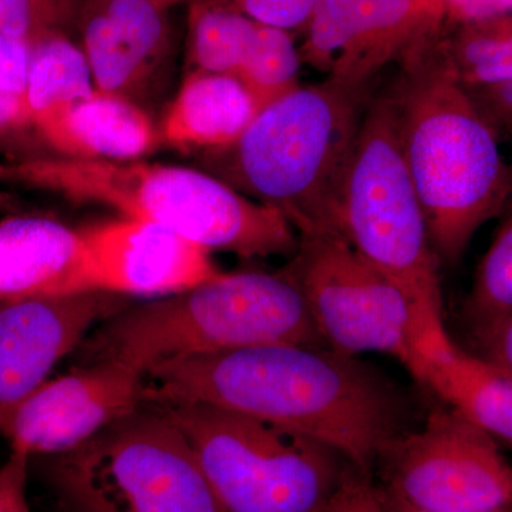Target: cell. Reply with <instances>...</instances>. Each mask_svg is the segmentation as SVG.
<instances>
[{
    "mask_svg": "<svg viewBox=\"0 0 512 512\" xmlns=\"http://www.w3.org/2000/svg\"><path fill=\"white\" fill-rule=\"evenodd\" d=\"M79 231L43 217L0 221V301L67 293Z\"/></svg>",
    "mask_w": 512,
    "mask_h": 512,
    "instance_id": "d6986e66",
    "label": "cell"
},
{
    "mask_svg": "<svg viewBox=\"0 0 512 512\" xmlns=\"http://www.w3.org/2000/svg\"><path fill=\"white\" fill-rule=\"evenodd\" d=\"M18 123V109L10 101L0 97V128Z\"/></svg>",
    "mask_w": 512,
    "mask_h": 512,
    "instance_id": "836d02e7",
    "label": "cell"
},
{
    "mask_svg": "<svg viewBox=\"0 0 512 512\" xmlns=\"http://www.w3.org/2000/svg\"><path fill=\"white\" fill-rule=\"evenodd\" d=\"M96 92L82 49L63 33L30 47L26 121L35 126Z\"/></svg>",
    "mask_w": 512,
    "mask_h": 512,
    "instance_id": "44dd1931",
    "label": "cell"
},
{
    "mask_svg": "<svg viewBox=\"0 0 512 512\" xmlns=\"http://www.w3.org/2000/svg\"><path fill=\"white\" fill-rule=\"evenodd\" d=\"M259 23L211 0H190L187 73L237 74Z\"/></svg>",
    "mask_w": 512,
    "mask_h": 512,
    "instance_id": "7402d4cb",
    "label": "cell"
},
{
    "mask_svg": "<svg viewBox=\"0 0 512 512\" xmlns=\"http://www.w3.org/2000/svg\"><path fill=\"white\" fill-rule=\"evenodd\" d=\"M414 379L495 439L512 443V376L448 340L416 352Z\"/></svg>",
    "mask_w": 512,
    "mask_h": 512,
    "instance_id": "e0dca14e",
    "label": "cell"
},
{
    "mask_svg": "<svg viewBox=\"0 0 512 512\" xmlns=\"http://www.w3.org/2000/svg\"><path fill=\"white\" fill-rule=\"evenodd\" d=\"M463 319L471 338L512 319V217L501 222L474 275L463 303Z\"/></svg>",
    "mask_w": 512,
    "mask_h": 512,
    "instance_id": "cb8c5ba5",
    "label": "cell"
},
{
    "mask_svg": "<svg viewBox=\"0 0 512 512\" xmlns=\"http://www.w3.org/2000/svg\"><path fill=\"white\" fill-rule=\"evenodd\" d=\"M380 487H382L384 501H386L389 512H431L410 504L409 501L404 500V498L399 497V495L386 490L383 485H380Z\"/></svg>",
    "mask_w": 512,
    "mask_h": 512,
    "instance_id": "d6a6232c",
    "label": "cell"
},
{
    "mask_svg": "<svg viewBox=\"0 0 512 512\" xmlns=\"http://www.w3.org/2000/svg\"><path fill=\"white\" fill-rule=\"evenodd\" d=\"M151 404L184 434L225 512H318L350 464L311 437L244 414Z\"/></svg>",
    "mask_w": 512,
    "mask_h": 512,
    "instance_id": "ba28073f",
    "label": "cell"
},
{
    "mask_svg": "<svg viewBox=\"0 0 512 512\" xmlns=\"http://www.w3.org/2000/svg\"><path fill=\"white\" fill-rule=\"evenodd\" d=\"M512 0H440V23L467 25L511 16Z\"/></svg>",
    "mask_w": 512,
    "mask_h": 512,
    "instance_id": "4dcf8cb0",
    "label": "cell"
},
{
    "mask_svg": "<svg viewBox=\"0 0 512 512\" xmlns=\"http://www.w3.org/2000/svg\"><path fill=\"white\" fill-rule=\"evenodd\" d=\"M497 512H511V511L508 510V508H503V510H500V511H497Z\"/></svg>",
    "mask_w": 512,
    "mask_h": 512,
    "instance_id": "74e56055",
    "label": "cell"
},
{
    "mask_svg": "<svg viewBox=\"0 0 512 512\" xmlns=\"http://www.w3.org/2000/svg\"><path fill=\"white\" fill-rule=\"evenodd\" d=\"M339 235L399 286L416 322V350L447 343L439 261L404 158L389 94H373L343 183Z\"/></svg>",
    "mask_w": 512,
    "mask_h": 512,
    "instance_id": "8992f818",
    "label": "cell"
},
{
    "mask_svg": "<svg viewBox=\"0 0 512 512\" xmlns=\"http://www.w3.org/2000/svg\"><path fill=\"white\" fill-rule=\"evenodd\" d=\"M10 167H6V165H0V181L9 180ZM18 208L16 205V201L13 200L10 195L5 194V192L0 191V211H13Z\"/></svg>",
    "mask_w": 512,
    "mask_h": 512,
    "instance_id": "e575fe53",
    "label": "cell"
},
{
    "mask_svg": "<svg viewBox=\"0 0 512 512\" xmlns=\"http://www.w3.org/2000/svg\"><path fill=\"white\" fill-rule=\"evenodd\" d=\"M79 237L67 293L154 301L221 274L211 252L153 222L124 217L79 229Z\"/></svg>",
    "mask_w": 512,
    "mask_h": 512,
    "instance_id": "8fae6325",
    "label": "cell"
},
{
    "mask_svg": "<svg viewBox=\"0 0 512 512\" xmlns=\"http://www.w3.org/2000/svg\"><path fill=\"white\" fill-rule=\"evenodd\" d=\"M372 97L373 83L301 84L259 110L234 143L198 154V164L281 212L299 238L340 237V195Z\"/></svg>",
    "mask_w": 512,
    "mask_h": 512,
    "instance_id": "7a4b0ae2",
    "label": "cell"
},
{
    "mask_svg": "<svg viewBox=\"0 0 512 512\" xmlns=\"http://www.w3.org/2000/svg\"><path fill=\"white\" fill-rule=\"evenodd\" d=\"M144 402L200 403L311 437L360 470L407 433L409 404L356 356L299 345L251 346L148 370Z\"/></svg>",
    "mask_w": 512,
    "mask_h": 512,
    "instance_id": "6da1fadb",
    "label": "cell"
},
{
    "mask_svg": "<svg viewBox=\"0 0 512 512\" xmlns=\"http://www.w3.org/2000/svg\"><path fill=\"white\" fill-rule=\"evenodd\" d=\"M397 62L396 107L407 168L439 264L456 266L485 222L504 211L511 170L500 140L471 107L423 35Z\"/></svg>",
    "mask_w": 512,
    "mask_h": 512,
    "instance_id": "3957f363",
    "label": "cell"
},
{
    "mask_svg": "<svg viewBox=\"0 0 512 512\" xmlns=\"http://www.w3.org/2000/svg\"><path fill=\"white\" fill-rule=\"evenodd\" d=\"M73 26L97 92L143 107L167 69L168 8L156 0H77Z\"/></svg>",
    "mask_w": 512,
    "mask_h": 512,
    "instance_id": "9a60e30c",
    "label": "cell"
},
{
    "mask_svg": "<svg viewBox=\"0 0 512 512\" xmlns=\"http://www.w3.org/2000/svg\"><path fill=\"white\" fill-rule=\"evenodd\" d=\"M56 512H73V511L67 510L66 507H63V505L59 504V507H57V511Z\"/></svg>",
    "mask_w": 512,
    "mask_h": 512,
    "instance_id": "8d00e7d4",
    "label": "cell"
},
{
    "mask_svg": "<svg viewBox=\"0 0 512 512\" xmlns=\"http://www.w3.org/2000/svg\"><path fill=\"white\" fill-rule=\"evenodd\" d=\"M261 110L254 97L231 74H185L165 113L158 136L168 146L191 153L227 147Z\"/></svg>",
    "mask_w": 512,
    "mask_h": 512,
    "instance_id": "ac0fdd59",
    "label": "cell"
},
{
    "mask_svg": "<svg viewBox=\"0 0 512 512\" xmlns=\"http://www.w3.org/2000/svg\"><path fill=\"white\" fill-rule=\"evenodd\" d=\"M29 63L28 43L0 33V96L25 101Z\"/></svg>",
    "mask_w": 512,
    "mask_h": 512,
    "instance_id": "f1b7e54d",
    "label": "cell"
},
{
    "mask_svg": "<svg viewBox=\"0 0 512 512\" xmlns=\"http://www.w3.org/2000/svg\"><path fill=\"white\" fill-rule=\"evenodd\" d=\"M36 127L50 146L74 160L136 161L153 150L158 137L146 109L97 90Z\"/></svg>",
    "mask_w": 512,
    "mask_h": 512,
    "instance_id": "2e32d148",
    "label": "cell"
},
{
    "mask_svg": "<svg viewBox=\"0 0 512 512\" xmlns=\"http://www.w3.org/2000/svg\"><path fill=\"white\" fill-rule=\"evenodd\" d=\"M156 2L165 6V8L170 9L171 6L177 5V3L185 2V0H156ZM188 2H190V0H188Z\"/></svg>",
    "mask_w": 512,
    "mask_h": 512,
    "instance_id": "d590c367",
    "label": "cell"
},
{
    "mask_svg": "<svg viewBox=\"0 0 512 512\" xmlns=\"http://www.w3.org/2000/svg\"><path fill=\"white\" fill-rule=\"evenodd\" d=\"M477 357L505 375L512 376V319L473 336Z\"/></svg>",
    "mask_w": 512,
    "mask_h": 512,
    "instance_id": "1f68e13d",
    "label": "cell"
},
{
    "mask_svg": "<svg viewBox=\"0 0 512 512\" xmlns=\"http://www.w3.org/2000/svg\"><path fill=\"white\" fill-rule=\"evenodd\" d=\"M376 464L380 485L423 510L497 512L511 504L512 471L498 440L451 407L434 409Z\"/></svg>",
    "mask_w": 512,
    "mask_h": 512,
    "instance_id": "30bf717a",
    "label": "cell"
},
{
    "mask_svg": "<svg viewBox=\"0 0 512 512\" xmlns=\"http://www.w3.org/2000/svg\"><path fill=\"white\" fill-rule=\"evenodd\" d=\"M302 57L291 32L258 25L235 77L259 109L301 86Z\"/></svg>",
    "mask_w": 512,
    "mask_h": 512,
    "instance_id": "603a6c76",
    "label": "cell"
},
{
    "mask_svg": "<svg viewBox=\"0 0 512 512\" xmlns=\"http://www.w3.org/2000/svg\"><path fill=\"white\" fill-rule=\"evenodd\" d=\"M247 16L259 25L303 32L311 19L315 0H211Z\"/></svg>",
    "mask_w": 512,
    "mask_h": 512,
    "instance_id": "484cf974",
    "label": "cell"
},
{
    "mask_svg": "<svg viewBox=\"0 0 512 512\" xmlns=\"http://www.w3.org/2000/svg\"><path fill=\"white\" fill-rule=\"evenodd\" d=\"M261 345L328 348L286 269L221 274L167 298L131 303L77 348V365L120 363L148 370Z\"/></svg>",
    "mask_w": 512,
    "mask_h": 512,
    "instance_id": "277c9868",
    "label": "cell"
},
{
    "mask_svg": "<svg viewBox=\"0 0 512 512\" xmlns=\"http://www.w3.org/2000/svg\"><path fill=\"white\" fill-rule=\"evenodd\" d=\"M77 0H0V33L30 47L73 26Z\"/></svg>",
    "mask_w": 512,
    "mask_h": 512,
    "instance_id": "d4e9b609",
    "label": "cell"
},
{
    "mask_svg": "<svg viewBox=\"0 0 512 512\" xmlns=\"http://www.w3.org/2000/svg\"><path fill=\"white\" fill-rule=\"evenodd\" d=\"M143 373L93 362L46 380L9 414L0 436L10 451L33 458L69 453L144 404Z\"/></svg>",
    "mask_w": 512,
    "mask_h": 512,
    "instance_id": "7c38bea8",
    "label": "cell"
},
{
    "mask_svg": "<svg viewBox=\"0 0 512 512\" xmlns=\"http://www.w3.org/2000/svg\"><path fill=\"white\" fill-rule=\"evenodd\" d=\"M461 89L477 116L493 131L498 140L511 136L512 80Z\"/></svg>",
    "mask_w": 512,
    "mask_h": 512,
    "instance_id": "83f0119b",
    "label": "cell"
},
{
    "mask_svg": "<svg viewBox=\"0 0 512 512\" xmlns=\"http://www.w3.org/2000/svg\"><path fill=\"white\" fill-rule=\"evenodd\" d=\"M285 269L329 349L348 356L384 353L410 370L417 342L412 306L399 286L345 239L301 237Z\"/></svg>",
    "mask_w": 512,
    "mask_h": 512,
    "instance_id": "9c48e42d",
    "label": "cell"
},
{
    "mask_svg": "<svg viewBox=\"0 0 512 512\" xmlns=\"http://www.w3.org/2000/svg\"><path fill=\"white\" fill-rule=\"evenodd\" d=\"M40 461L73 512H225L184 434L151 403Z\"/></svg>",
    "mask_w": 512,
    "mask_h": 512,
    "instance_id": "52a82bcc",
    "label": "cell"
},
{
    "mask_svg": "<svg viewBox=\"0 0 512 512\" xmlns=\"http://www.w3.org/2000/svg\"><path fill=\"white\" fill-rule=\"evenodd\" d=\"M318 512H389V508L382 487L373 480L372 471L349 464Z\"/></svg>",
    "mask_w": 512,
    "mask_h": 512,
    "instance_id": "4316f807",
    "label": "cell"
},
{
    "mask_svg": "<svg viewBox=\"0 0 512 512\" xmlns=\"http://www.w3.org/2000/svg\"><path fill=\"white\" fill-rule=\"evenodd\" d=\"M10 180L153 222L208 252L291 259L299 247L298 232L281 212L195 168L37 158L12 165Z\"/></svg>",
    "mask_w": 512,
    "mask_h": 512,
    "instance_id": "5b68a950",
    "label": "cell"
},
{
    "mask_svg": "<svg viewBox=\"0 0 512 512\" xmlns=\"http://www.w3.org/2000/svg\"><path fill=\"white\" fill-rule=\"evenodd\" d=\"M440 19V0H315L298 47L325 79L373 83Z\"/></svg>",
    "mask_w": 512,
    "mask_h": 512,
    "instance_id": "5bb4252c",
    "label": "cell"
},
{
    "mask_svg": "<svg viewBox=\"0 0 512 512\" xmlns=\"http://www.w3.org/2000/svg\"><path fill=\"white\" fill-rule=\"evenodd\" d=\"M427 46L458 86L512 80V16L427 30Z\"/></svg>",
    "mask_w": 512,
    "mask_h": 512,
    "instance_id": "ffe728a7",
    "label": "cell"
},
{
    "mask_svg": "<svg viewBox=\"0 0 512 512\" xmlns=\"http://www.w3.org/2000/svg\"><path fill=\"white\" fill-rule=\"evenodd\" d=\"M30 458L10 451L0 466V512H32L28 500Z\"/></svg>",
    "mask_w": 512,
    "mask_h": 512,
    "instance_id": "f546056e",
    "label": "cell"
},
{
    "mask_svg": "<svg viewBox=\"0 0 512 512\" xmlns=\"http://www.w3.org/2000/svg\"><path fill=\"white\" fill-rule=\"evenodd\" d=\"M131 303L93 291L0 301V427L64 357Z\"/></svg>",
    "mask_w": 512,
    "mask_h": 512,
    "instance_id": "4fadbf2b",
    "label": "cell"
}]
</instances>
